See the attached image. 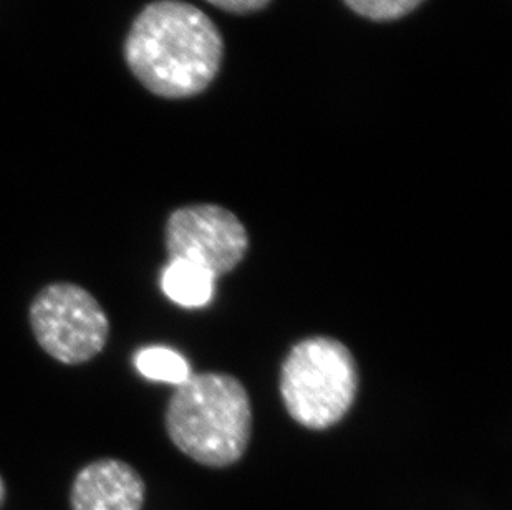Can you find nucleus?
Segmentation results:
<instances>
[{
  "label": "nucleus",
  "instance_id": "6",
  "mask_svg": "<svg viewBox=\"0 0 512 510\" xmlns=\"http://www.w3.org/2000/svg\"><path fill=\"white\" fill-rule=\"evenodd\" d=\"M145 494V481L135 467L121 459H98L73 479L70 506L72 510H141Z\"/></svg>",
  "mask_w": 512,
  "mask_h": 510
},
{
  "label": "nucleus",
  "instance_id": "2",
  "mask_svg": "<svg viewBox=\"0 0 512 510\" xmlns=\"http://www.w3.org/2000/svg\"><path fill=\"white\" fill-rule=\"evenodd\" d=\"M252 409L241 381L224 373L191 375L178 386L166 409L174 446L209 467L231 466L246 453Z\"/></svg>",
  "mask_w": 512,
  "mask_h": 510
},
{
  "label": "nucleus",
  "instance_id": "5",
  "mask_svg": "<svg viewBox=\"0 0 512 510\" xmlns=\"http://www.w3.org/2000/svg\"><path fill=\"white\" fill-rule=\"evenodd\" d=\"M249 247L246 227L214 204L179 207L166 222V251L218 279L241 264Z\"/></svg>",
  "mask_w": 512,
  "mask_h": 510
},
{
  "label": "nucleus",
  "instance_id": "4",
  "mask_svg": "<svg viewBox=\"0 0 512 510\" xmlns=\"http://www.w3.org/2000/svg\"><path fill=\"white\" fill-rule=\"evenodd\" d=\"M35 340L63 365H83L98 357L110 338V318L82 285L54 282L35 295L29 308Z\"/></svg>",
  "mask_w": 512,
  "mask_h": 510
},
{
  "label": "nucleus",
  "instance_id": "8",
  "mask_svg": "<svg viewBox=\"0 0 512 510\" xmlns=\"http://www.w3.org/2000/svg\"><path fill=\"white\" fill-rule=\"evenodd\" d=\"M135 363L141 375L150 380L165 381L179 386L191 376L188 361L171 348L150 347L140 350Z\"/></svg>",
  "mask_w": 512,
  "mask_h": 510
},
{
  "label": "nucleus",
  "instance_id": "3",
  "mask_svg": "<svg viewBox=\"0 0 512 510\" xmlns=\"http://www.w3.org/2000/svg\"><path fill=\"white\" fill-rule=\"evenodd\" d=\"M358 368L352 353L334 338H307L285 358L281 395L290 416L309 429H327L352 408Z\"/></svg>",
  "mask_w": 512,
  "mask_h": 510
},
{
  "label": "nucleus",
  "instance_id": "11",
  "mask_svg": "<svg viewBox=\"0 0 512 510\" xmlns=\"http://www.w3.org/2000/svg\"><path fill=\"white\" fill-rule=\"evenodd\" d=\"M5 499H7V487H5L4 477L0 476V509L4 506Z\"/></svg>",
  "mask_w": 512,
  "mask_h": 510
},
{
  "label": "nucleus",
  "instance_id": "1",
  "mask_svg": "<svg viewBox=\"0 0 512 510\" xmlns=\"http://www.w3.org/2000/svg\"><path fill=\"white\" fill-rule=\"evenodd\" d=\"M224 42L203 10L183 0H156L133 20L125 60L136 80L156 97H194L218 77Z\"/></svg>",
  "mask_w": 512,
  "mask_h": 510
},
{
  "label": "nucleus",
  "instance_id": "10",
  "mask_svg": "<svg viewBox=\"0 0 512 510\" xmlns=\"http://www.w3.org/2000/svg\"><path fill=\"white\" fill-rule=\"evenodd\" d=\"M206 2L231 14H252L271 4V0H206Z\"/></svg>",
  "mask_w": 512,
  "mask_h": 510
},
{
  "label": "nucleus",
  "instance_id": "9",
  "mask_svg": "<svg viewBox=\"0 0 512 510\" xmlns=\"http://www.w3.org/2000/svg\"><path fill=\"white\" fill-rule=\"evenodd\" d=\"M355 14L375 22H390L411 14L425 0H343Z\"/></svg>",
  "mask_w": 512,
  "mask_h": 510
},
{
  "label": "nucleus",
  "instance_id": "7",
  "mask_svg": "<svg viewBox=\"0 0 512 510\" xmlns=\"http://www.w3.org/2000/svg\"><path fill=\"white\" fill-rule=\"evenodd\" d=\"M214 277L183 260H170L163 274V290L183 307H203L213 297Z\"/></svg>",
  "mask_w": 512,
  "mask_h": 510
}]
</instances>
